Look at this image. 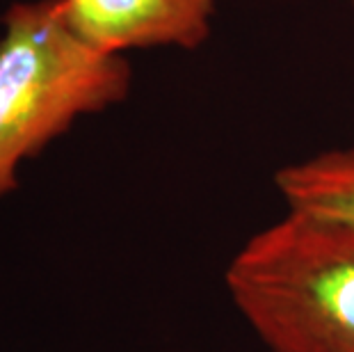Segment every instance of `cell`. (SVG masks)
Wrapping results in <instances>:
<instances>
[{"mask_svg": "<svg viewBox=\"0 0 354 352\" xmlns=\"http://www.w3.org/2000/svg\"><path fill=\"white\" fill-rule=\"evenodd\" d=\"M348 3H350V5H352V7H354V0H348Z\"/></svg>", "mask_w": 354, "mask_h": 352, "instance_id": "5", "label": "cell"}, {"mask_svg": "<svg viewBox=\"0 0 354 352\" xmlns=\"http://www.w3.org/2000/svg\"><path fill=\"white\" fill-rule=\"evenodd\" d=\"M286 208L354 220V147L329 149L274 174Z\"/></svg>", "mask_w": 354, "mask_h": 352, "instance_id": "4", "label": "cell"}, {"mask_svg": "<svg viewBox=\"0 0 354 352\" xmlns=\"http://www.w3.org/2000/svg\"><path fill=\"white\" fill-rule=\"evenodd\" d=\"M224 281L268 352H354V220L288 208Z\"/></svg>", "mask_w": 354, "mask_h": 352, "instance_id": "1", "label": "cell"}, {"mask_svg": "<svg viewBox=\"0 0 354 352\" xmlns=\"http://www.w3.org/2000/svg\"><path fill=\"white\" fill-rule=\"evenodd\" d=\"M0 197L80 117L126 101L133 69L73 30L64 0H17L0 17Z\"/></svg>", "mask_w": 354, "mask_h": 352, "instance_id": "2", "label": "cell"}, {"mask_svg": "<svg viewBox=\"0 0 354 352\" xmlns=\"http://www.w3.org/2000/svg\"><path fill=\"white\" fill-rule=\"evenodd\" d=\"M73 30L105 53L180 48L208 41L217 0H64Z\"/></svg>", "mask_w": 354, "mask_h": 352, "instance_id": "3", "label": "cell"}]
</instances>
